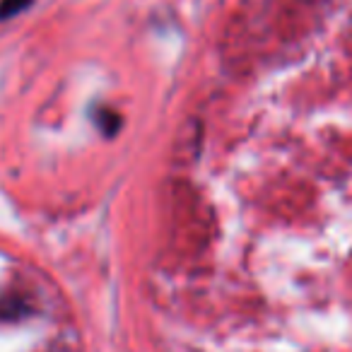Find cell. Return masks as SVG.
I'll use <instances>...</instances> for the list:
<instances>
[{
    "label": "cell",
    "mask_w": 352,
    "mask_h": 352,
    "mask_svg": "<svg viewBox=\"0 0 352 352\" xmlns=\"http://www.w3.org/2000/svg\"><path fill=\"white\" fill-rule=\"evenodd\" d=\"M249 92L222 152L191 336L352 350V12L331 15Z\"/></svg>",
    "instance_id": "1"
},
{
    "label": "cell",
    "mask_w": 352,
    "mask_h": 352,
    "mask_svg": "<svg viewBox=\"0 0 352 352\" xmlns=\"http://www.w3.org/2000/svg\"><path fill=\"white\" fill-rule=\"evenodd\" d=\"M27 6H30V0H3V3H0V20H8V17H12L15 12L25 10Z\"/></svg>",
    "instance_id": "2"
}]
</instances>
